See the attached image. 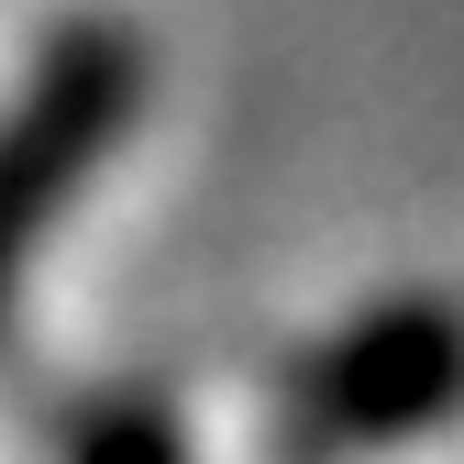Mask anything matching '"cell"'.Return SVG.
<instances>
[{
    "mask_svg": "<svg viewBox=\"0 0 464 464\" xmlns=\"http://www.w3.org/2000/svg\"><path fill=\"white\" fill-rule=\"evenodd\" d=\"M453 420H464V299L453 287H387L321 343H299L276 376L287 464H376Z\"/></svg>",
    "mask_w": 464,
    "mask_h": 464,
    "instance_id": "6da1fadb",
    "label": "cell"
},
{
    "mask_svg": "<svg viewBox=\"0 0 464 464\" xmlns=\"http://www.w3.org/2000/svg\"><path fill=\"white\" fill-rule=\"evenodd\" d=\"M144 78H155V55L133 23H55L44 55L23 67L12 111H0V321H12L23 299V276L44 255V232L78 210V188L100 178L111 155H122L133 133V111H144Z\"/></svg>",
    "mask_w": 464,
    "mask_h": 464,
    "instance_id": "7a4b0ae2",
    "label": "cell"
},
{
    "mask_svg": "<svg viewBox=\"0 0 464 464\" xmlns=\"http://www.w3.org/2000/svg\"><path fill=\"white\" fill-rule=\"evenodd\" d=\"M55 464H199V453H188L178 398H155V387H89L67 410V431H55Z\"/></svg>",
    "mask_w": 464,
    "mask_h": 464,
    "instance_id": "3957f363",
    "label": "cell"
}]
</instances>
